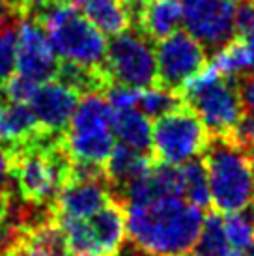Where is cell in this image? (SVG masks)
Here are the masks:
<instances>
[{
  "label": "cell",
  "mask_w": 254,
  "mask_h": 256,
  "mask_svg": "<svg viewBox=\"0 0 254 256\" xmlns=\"http://www.w3.org/2000/svg\"><path fill=\"white\" fill-rule=\"evenodd\" d=\"M112 135L118 136L124 146L152 156V124L148 116L136 107L114 110Z\"/></svg>",
  "instance_id": "cell-15"
},
{
  "label": "cell",
  "mask_w": 254,
  "mask_h": 256,
  "mask_svg": "<svg viewBox=\"0 0 254 256\" xmlns=\"http://www.w3.org/2000/svg\"><path fill=\"white\" fill-rule=\"evenodd\" d=\"M182 19L184 8L178 0H152L136 32L150 42H161L176 32Z\"/></svg>",
  "instance_id": "cell-14"
},
{
  "label": "cell",
  "mask_w": 254,
  "mask_h": 256,
  "mask_svg": "<svg viewBox=\"0 0 254 256\" xmlns=\"http://www.w3.org/2000/svg\"><path fill=\"white\" fill-rule=\"evenodd\" d=\"M196 256H243V252L232 249L224 232V220L219 212H212L204 217L202 230L194 243Z\"/></svg>",
  "instance_id": "cell-20"
},
{
  "label": "cell",
  "mask_w": 254,
  "mask_h": 256,
  "mask_svg": "<svg viewBox=\"0 0 254 256\" xmlns=\"http://www.w3.org/2000/svg\"><path fill=\"white\" fill-rule=\"evenodd\" d=\"M86 17L106 36H116L127 28V19L118 0H101L84 10Z\"/></svg>",
  "instance_id": "cell-25"
},
{
  "label": "cell",
  "mask_w": 254,
  "mask_h": 256,
  "mask_svg": "<svg viewBox=\"0 0 254 256\" xmlns=\"http://www.w3.org/2000/svg\"><path fill=\"white\" fill-rule=\"evenodd\" d=\"M40 82H36L28 77H22V75H14V77L8 80L6 84L2 86V94L6 101H14V103H24L28 105L32 96L36 94Z\"/></svg>",
  "instance_id": "cell-27"
},
{
  "label": "cell",
  "mask_w": 254,
  "mask_h": 256,
  "mask_svg": "<svg viewBox=\"0 0 254 256\" xmlns=\"http://www.w3.org/2000/svg\"><path fill=\"white\" fill-rule=\"evenodd\" d=\"M180 96L212 136L228 135L245 112L236 78H224L213 64L187 80Z\"/></svg>",
  "instance_id": "cell-4"
},
{
  "label": "cell",
  "mask_w": 254,
  "mask_h": 256,
  "mask_svg": "<svg viewBox=\"0 0 254 256\" xmlns=\"http://www.w3.org/2000/svg\"><path fill=\"white\" fill-rule=\"evenodd\" d=\"M6 2L10 4V8H12L19 17H22L24 8H26V4H28V0H6Z\"/></svg>",
  "instance_id": "cell-34"
},
{
  "label": "cell",
  "mask_w": 254,
  "mask_h": 256,
  "mask_svg": "<svg viewBox=\"0 0 254 256\" xmlns=\"http://www.w3.org/2000/svg\"><path fill=\"white\" fill-rule=\"evenodd\" d=\"M236 82H238V90H240L241 103H243L245 112L254 116V73L248 72L245 75H241V77L236 78Z\"/></svg>",
  "instance_id": "cell-30"
},
{
  "label": "cell",
  "mask_w": 254,
  "mask_h": 256,
  "mask_svg": "<svg viewBox=\"0 0 254 256\" xmlns=\"http://www.w3.org/2000/svg\"><path fill=\"white\" fill-rule=\"evenodd\" d=\"M12 180V156L6 146H0V191H6Z\"/></svg>",
  "instance_id": "cell-31"
},
{
  "label": "cell",
  "mask_w": 254,
  "mask_h": 256,
  "mask_svg": "<svg viewBox=\"0 0 254 256\" xmlns=\"http://www.w3.org/2000/svg\"><path fill=\"white\" fill-rule=\"evenodd\" d=\"M226 136H228L230 140H234L238 146H241V148L254 144V116L252 114L243 112L240 122L236 124V128H234Z\"/></svg>",
  "instance_id": "cell-29"
},
{
  "label": "cell",
  "mask_w": 254,
  "mask_h": 256,
  "mask_svg": "<svg viewBox=\"0 0 254 256\" xmlns=\"http://www.w3.org/2000/svg\"><path fill=\"white\" fill-rule=\"evenodd\" d=\"M114 108L103 98V94H88L78 101L75 112L71 116L68 131L84 133V131H101L112 129Z\"/></svg>",
  "instance_id": "cell-18"
},
{
  "label": "cell",
  "mask_w": 254,
  "mask_h": 256,
  "mask_svg": "<svg viewBox=\"0 0 254 256\" xmlns=\"http://www.w3.org/2000/svg\"><path fill=\"white\" fill-rule=\"evenodd\" d=\"M112 202L108 184L103 182H70L52 200V214L58 217L90 219Z\"/></svg>",
  "instance_id": "cell-11"
},
{
  "label": "cell",
  "mask_w": 254,
  "mask_h": 256,
  "mask_svg": "<svg viewBox=\"0 0 254 256\" xmlns=\"http://www.w3.org/2000/svg\"><path fill=\"white\" fill-rule=\"evenodd\" d=\"M2 256H26L24 247H22V242L19 243V245H15V247H12V249L8 250V252H4Z\"/></svg>",
  "instance_id": "cell-37"
},
{
  "label": "cell",
  "mask_w": 254,
  "mask_h": 256,
  "mask_svg": "<svg viewBox=\"0 0 254 256\" xmlns=\"http://www.w3.org/2000/svg\"><path fill=\"white\" fill-rule=\"evenodd\" d=\"M213 66L224 78H238L254 70L252 56L240 36H236L232 42L215 52Z\"/></svg>",
  "instance_id": "cell-22"
},
{
  "label": "cell",
  "mask_w": 254,
  "mask_h": 256,
  "mask_svg": "<svg viewBox=\"0 0 254 256\" xmlns=\"http://www.w3.org/2000/svg\"><path fill=\"white\" fill-rule=\"evenodd\" d=\"M210 133L189 107L180 108L157 118L152 128V154L154 161L166 164L187 163L204 154L210 142Z\"/></svg>",
  "instance_id": "cell-5"
},
{
  "label": "cell",
  "mask_w": 254,
  "mask_h": 256,
  "mask_svg": "<svg viewBox=\"0 0 254 256\" xmlns=\"http://www.w3.org/2000/svg\"><path fill=\"white\" fill-rule=\"evenodd\" d=\"M154 156L142 154L136 150L118 144L114 146L112 154L106 161V180H108V189L112 194V200L122 206V198L126 194L127 187L134 184L136 180L144 178L150 174L154 166Z\"/></svg>",
  "instance_id": "cell-12"
},
{
  "label": "cell",
  "mask_w": 254,
  "mask_h": 256,
  "mask_svg": "<svg viewBox=\"0 0 254 256\" xmlns=\"http://www.w3.org/2000/svg\"><path fill=\"white\" fill-rule=\"evenodd\" d=\"M58 68L56 54L42 24L30 17H22L17 34V73L43 84L56 77Z\"/></svg>",
  "instance_id": "cell-9"
},
{
  "label": "cell",
  "mask_w": 254,
  "mask_h": 256,
  "mask_svg": "<svg viewBox=\"0 0 254 256\" xmlns=\"http://www.w3.org/2000/svg\"><path fill=\"white\" fill-rule=\"evenodd\" d=\"M64 138H66V146L70 150L71 157L75 161H84V163L106 164L116 146L112 129L84 131V133L68 131V135H64Z\"/></svg>",
  "instance_id": "cell-16"
},
{
  "label": "cell",
  "mask_w": 254,
  "mask_h": 256,
  "mask_svg": "<svg viewBox=\"0 0 254 256\" xmlns=\"http://www.w3.org/2000/svg\"><path fill=\"white\" fill-rule=\"evenodd\" d=\"M222 220L232 249L243 252L254 240V204L236 214H226Z\"/></svg>",
  "instance_id": "cell-24"
},
{
  "label": "cell",
  "mask_w": 254,
  "mask_h": 256,
  "mask_svg": "<svg viewBox=\"0 0 254 256\" xmlns=\"http://www.w3.org/2000/svg\"><path fill=\"white\" fill-rule=\"evenodd\" d=\"M19 21L14 19L0 24V88L14 77L17 70V34Z\"/></svg>",
  "instance_id": "cell-26"
},
{
  "label": "cell",
  "mask_w": 254,
  "mask_h": 256,
  "mask_svg": "<svg viewBox=\"0 0 254 256\" xmlns=\"http://www.w3.org/2000/svg\"><path fill=\"white\" fill-rule=\"evenodd\" d=\"M157 84L180 92L187 80L198 75L208 66L204 45L185 30L159 42L157 47Z\"/></svg>",
  "instance_id": "cell-7"
},
{
  "label": "cell",
  "mask_w": 254,
  "mask_h": 256,
  "mask_svg": "<svg viewBox=\"0 0 254 256\" xmlns=\"http://www.w3.org/2000/svg\"><path fill=\"white\" fill-rule=\"evenodd\" d=\"M14 19H21V17L10 8V4H8L6 0H0V24L8 21H14Z\"/></svg>",
  "instance_id": "cell-32"
},
{
  "label": "cell",
  "mask_w": 254,
  "mask_h": 256,
  "mask_svg": "<svg viewBox=\"0 0 254 256\" xmlns=\"http://www.w3.org/2000/svg\"><path fill=\"white\" fill-rule=\"evenodd\" d=\"M138 98H140V90L136 88H127V86L110 84L106 90V100L108 105L114 110H126V108H134L138 105Z\"/></svg>",
  "instance_id": "cell-28"
},
{
  "label": "cell",
  "mask_w": 254,
  "mask_h": 256,
  "mask_svg": "<svg viewBox=\"0 0 254 256\" xmlns=\"http://www.w3.org/2000/svg\"><path fill=\"white\" fill-rule=\"evenodd\" d=\"M42 129L28 105L14 101L0 103V140L8 146L28 142Z\"/></svg>",
  "instance_id": "cell-13"
},
{
  "label": "cell",
  "mask_w": 254,
  "mask_h": 256,
  "mask_svg": "<svg viewBox=\"0 0 254 256\" xmlns=\"http://www.w3.org/2000/svg\"><path fill=\"white\" fill-rule=\"evenodd\" d=\"M77 105L78 94L56 78L38 86L28 103L40 126L54 133H64L68 129Z\"/></svg>",
  "instance_id": "cell-10"
},
{
  "label": "cell",
  "mask_w": 254,
  "mask_h": 256,
  "mask_svg": "<svg viewBox=\"0 0 254 256\" xmlns=\"http://www.w3.org/2000/svg\"><path fill=\"white\" fill-rule=\"evenodd\" d=\"M245 157H247V163L248 166H250V172H252L254 176V144H250V146H245Z\"/></svg>",
  "instance_id": "cell-36"
},
{
  "label": "cell",
  "mask_w": 254,
  "mask_h": 256,
  "mask_svg": "<svg viewBox=\"0 0 254 256\" xmlns=\"http://www.w3.org/2000/svg\"><path fill=\"white\" fill-rule=\"evenodd\" d=\"M182 170V196L192 206L206 210L212 204L208 170L202 159H190L180 166Z\"/></svg>",
  "instance_id": "cell-21"
},
{
  "label": "cell",
  "mask_w": 254,
  "mask_h": 256,
  "mask_svg": "<svg viewBox=\"0 0 254 256\" xmlns=\"http://www.w3.org/2000/svg\"><path fill=\"white\" fill-rule=\"evenodd\" d=\"M202 161L208 170L215 212L236 214L254 204V176L241 146L226 135H213L210 136Z\"/></svg>",
  "instance_id": "cell-3"
},
{
  "label": "cell",
  "mask_w": 254,
  "mask_h": 256,
  "mask_svg": "<svg viewBox=\"0 0 254 256\" xmlns=\"http://www.w3.org/2000/svg\"><path fill=\"white\" fill-rule=\"evenodd\" d=\"M90 224L105 256H114L124 247L127 228L126 214L120 204H116L114 200L106 204L103 210H99L98 214L90 217Z\"/></svg>",
  "instance_id": "cell-17"
},
{
  "label": "cell",
  "mask_w": 254,
  "mask_h": 256,
  "mask_svg": "<svg viewBox=\"0 0 254 256\" xmlns=\"http://www.w3.org/2000/svg\"><path fill=\"white\" fill-rule=\"evenodd\" d=\"M236 6L238 0H185L182 22L204 49L219 50L238 36Z\"/></svg>",
  "instance_id": "cell-8"
},
{
  "label": "cell",
  "mask_w": 254,
  "mask_h": 256,
  "mask_svg": "<svg viewBox=\"0 0 254 256\" xmlns=\"http://www.w3.org/2000/svg\"><path fill=\"white\" fill-rule=\"evenodd\" d=\"M180 256H196V254H187V252H184V254H180Z\"/></svg>",
  "instance_id": "cell-39"
},
{
  "label": "cell",
  "mask_w": 254,
  "mask_h": 256,
  "mask_svg": "<svg viewBox=\"0 0 254 256\" xmlns=\"http://www.w3.org/2000/svg\"><path fill=\"white\" fill-rule=\"evenodd\" d=\"M204 212L182 196L127 204L126 228L133 245L152 256H180L194 247Z\"/></svg>",
  "instance_id": "cell-1"
},
{
  "label": "cell",
  "mask_w": 254,
  "mask_h": 256,
  "mask_svg": "<svg viewBox=\"0 0 254 256\" xmlns=\"http://www.w3.org/2000/svg\"><path fill=\"white\" fill-rule=\"evenodd\" d=\"M245 256H254V240L250 242V245H248L247 249H245Z\"/></svg>",
  "instance_id": "cell-38"
},
{
  "label": "cell",
  "mask_w": 254,
  "mask_h": 256,
  "mask_svg": "<svg viewBox=\"0 0 254 256\" xmlns=\"http://www.w3.org/2000/svg\"><path fill=\"white\" fill-rule=\"evenodd\" d=\"M184 105L180 92L168 90L161 84H154L150 88L140 90V98H138V110L148 116L150 120H157L162 114H168L176 110Z\"/></svg>",
  "instance_id": "cell-23"
},
{
  "label": "cell",
  "mask_w": 254,
  "mask_h": 256,
  "mask_svg": "<svg viewBox=\"0 0 254 256\" xmlns=\"http://www.w3.org/2000/svg\"><path fill=\"white\" fill-rule=\"evenodd\" d=\"M52 219L62 230L68 256H105L98 238L94 234L90 219L58 217L54 214H52Z\"/></svg>",
  "instance_id": "cell-19"
},
{
  "label": "cell",
  "mask_w": 254,
  "mask_h": 256,
  "mask_svg": "<svg viewBox=\"0 0 254 256\" xmlns=\"http://www.w3.org/2000/svg\"><path fill=\"white\" fill-rule=\"evenodd\" d=\"M64 2H68V4H71V6H75L84 12L86 8L94 6V4H98V2H101V0H64Z\"/></svg>",
  "instance_id": "cell-35"
},
{
  "label": "cell",
  "mask_w": 254,
  "mask_h": 256,
  "mask_svg": "<svg viewBox=\"0 0 254 256\" xmlns=\"http://www.w3.org/2000/svg\"><path fill=\"white\" fill-rule=\"evenodd\" d=\"M241 40H243V43L247 45L248 52H250V56H252V64H254V26L250 30H247L245 34H241Z\"/></svg>",
  "instance_id": "cell-33"
},
{
  "label": "cell",
  "mask_w": 254,
  "mask_h": 256,
  "mask_svg": "<svg viewBox=\"0 0 254 256\" xmlns=\"http://www.w3.org/2000/svg\"><path fill=\"white\" fill-rule=\"evenodd\" d=\"M22 17L42 24L54 54L62 62L105 68V36L82 10L64 0H28Z\"/></svg>",
  "instance_id": "cell-2"
},
{
  "label": "cell",
  "mask_w": 254,
  "mask_h": 256,
  "mask_svg": "<svg viewBox=\"0 0 254 256\" xmlns=\"http://www.w3.org/2000/svg\"><path fill=\"white\" fill-rule=\"evenodd\" d=\"M105 72L110 84L136 90L157 84V58L150 40L127 28L112 36L106 43Z\"/></svg>",
  "instance_id": "cell-6"
}]
</instances>
